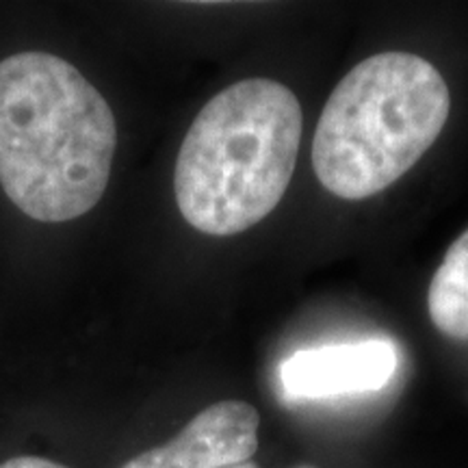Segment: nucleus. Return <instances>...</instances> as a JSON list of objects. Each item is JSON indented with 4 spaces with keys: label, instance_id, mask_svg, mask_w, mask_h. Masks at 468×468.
Listing matches in <instances>:
<instances>
[{
    "label": "nucleus",
    "instance_id": "obj_6",
    "mask_svg": "<svg viewBox=\"0 0 468 468\" xmlns=\"http://www.w3.org/2000/svg\"><path fill=\"white\" fill-rule=\"evenodd\" d=\"M431 324L444 336L468 341V230L447 250L427 292Z\"/></svg>",
    "mask_w": 468,
    "mask_h": 468
},
{
    "label": "nucleus",
    "instance_id": "obj_9",
    "mask_svg": "<svg viewBox=\"0 0 468 468\" xmlns=\"http://www.w3.org/2000/svg\"><path fill=\"white\" fill-rule=\"evenodd\" d=\"M295 468H317V466H310V464H302V466H295Z\"/></svg>",
    "mask_w": 468,
    "mask_h": 468
},
{
    "label": "nucleus",
    "instance_id": "obj_4",
    "mask_svg": "<svg viewBox=\"0 0 468 468\" xmlns=\"http://www.w3.org/2000/svg\"><path fill=\"white\" fill-rule=\"evenodd\" d=\"M397 368L399 351L395 345L371 338L295 351L280 362L278 376L289 399H330L382 390Z\"/></svg>",
    "mask_w": 468,
    "mask_h": 468
},
{
    "label": "nucleus",
    "instance_id": "obj_3",
    "mask_svg": "<svg viewBox=\"0 0 468 468\" xmlns=\"http://www.w3.org/2000/svg\"><path fill=\"white\" fill-rule=\"evenodd\" d=\"M452 96L442 74L410 52H382L341 79L313 139L319 183L367 200L408 174L442 133Z\"/></svg>",
    "mask_w": 468,
    "mask_h": 468
},
{
    "label": "nucleus",
    "instance_id": "obj_2",
    "mask_svg": "<svg viewBox=\"0 0 468 468\" xmlns=\"http://www.w3.org/2000/svg\"><path fill=\"white\" fill-rule=\"evenodd\" d=\"M302 131V104L278 80L245 79L219 91L176 159L174 193L186 224L232 237L265 219L289 189Z\"/></svg>",
    "mask_w": 468,
    "mask_h": 468
},
{
    "label": "nucleus",
    "instance_id": "obj_8",
    "mask_svg": "<svg viewBox=\"0 0 468 468\" xmlns=\"http://www.w3.org/2000/svg\"><path fill=\"white\" fill-rule=\"evenodd\" d=\"M228 468H259L254 462H245V464H237V466H228Z\"/></svg>",
    "mask_w": 468,
    "mask_h": 468
},
{
    "label": "nucleus",
    "instance_id": "obj_5",
    "mask_svg": "<svg viewBox=\"0 0 468 468\" xmlns=\"http://www.w3.org/2000/svg\"><path fill=\"white\" fill-rule=\"evenodd\" d=\"M261 417L245 401H219L196 414L183 431L122 468H228L259 452Z\"/></svg>",
    "mask_w": 468,
    "mask_h": 468
},
{
    "label": "nucleus",
    "instance_id": "obj_1",
    "mask_svg": "<svg viewBox=\"0 0 468 468\" xmlns=\"http://www.w3.org/2000/svg\"><path fill=\"white\" fill-rule=\"evenodd\" d=\"M115 115L66 58L20 52L0 61V185L35 221L83 218L107 191Z\"/></svg>",
    "mask_w": 468,
    "mask_h": 468
},
{
    "label": "nucleus",
    "instance_id": "obj_7",
    "mask_svg": "<svg viewBox=\"0 0 468 468\" xmlns=\"http://www.w3.org/2000/svg\"><path fill=\"white\" fill-rule=\"evenodd\" d=\"M0 468H68V466L46 458H35V455H22V458H11L7 462H3Z\"/></svg>",
    "mask_w": 468,
    "mask_h": 468
}]
</instances>
